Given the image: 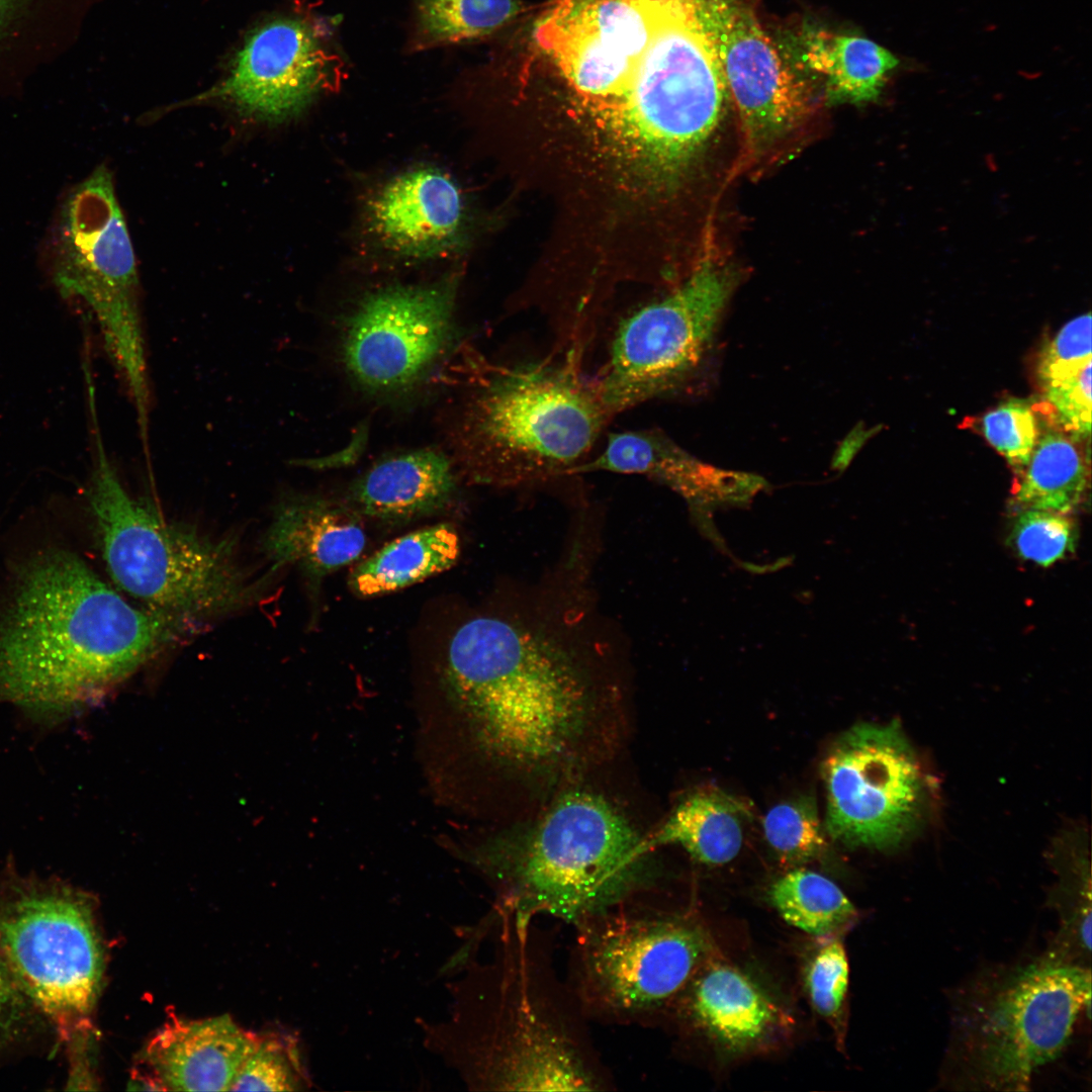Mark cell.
I'll return each instance as SVG.
<instances>
[{
	"label": "cell",
	"mask_w": 1092,
	"mask_h": 1092,
	"mask_svg": "<svg viewBox=\"0 0 1092 1092\" xmlns=\"http://www.w3.org/2000/svg\"><path fill=\"white\" fill-rule=\"evenodd\" d=\"M340 63L306 22L282 18L258 28L229 76L209 93L244 116L268 123L301 112L328 85Z\"/></svg>",
	"instance_id": "cell-17"
},
{
	"label": "cell",
	"mask_w": 1092,
	"mask_h": 1092,
	"mask_svg": "<svg viewBox=\"0 0 1092 1092\" xmlns=\"http://www.w3.org/2000/svg\"><path fill=\"white\" fill-rule=\"evenodd\" d=\"M455 300L452 279L363 296L338 331L337 354L352 384L386 401L418 392L456 347Z\"/></svg>",
	"instance_id": "cell-14"
},
{
	"label": "cell",
	"mask_w": 1092,
	"mask_h": 1092,
	"mask_svg": "<svg viewBox=\"0 0 1092 1092\" xmlns=\"http://www.w3.org/2000/svg\"><path fill=\"white\" fill-rule=\"evenodd\" d=\"M769 900L786 922L815 936L832 935L856 917L853 904L834 882L807 869L778 879Z\"/></svg>",
	"instance_id": "cell-28"
},
{
	"label": "cell",
	"mask_w": 1092,
	"mask_h": 1092,
	"mask_svg": "<svg viewBox=\"0 0 1092 1092\" xmlns=\"http://www.w3.org/2000/svg\"><path fill=\"white\" fill-rule=\"evenodd\" d=\"M95 1034V1030L88 1031L66 1042L70 1055L68 1089H97L93 1053Z\"/></svg>",
	"instance_id": "cell-38"
},
{
	"label": "cell",
	"mask_w": 1092,
	"mask_h": 1092,
	"mask_svg": "<svg viewBox=\"0 0 1092 1092\" xmlns=\"http://www.w3.org/2000/svg\"><path fill=\"white\" fill-rule=\"evenodd\" d=\"M29 0H0V38Z\"/></svg>",
	"instance_id": "cell-40"
},
{
	"label": "cell",
	"mask_w": 1092,
	"mask_h": 1092,
	"mask_svg": "<svg viewBox=\"0 0 1092 1092\" xmlns=\"http://www.w3.org/2000/svg\"><path fill=\"white\" fill-rule=\"evenodd\" d=\"M460 539L447 523L426 527L387 543L350 573V589L361 598L397 592L451 568Z\"/></svg>",
	"instance_id": "cell-26"
},
{
	"label": "cell",
	"mask_w": 1092,
	"mask_h": 1092,
	"mask_svg": "<svg viewBox=\"0 0 1092 1092\" xmlns=\"http://www.w3.org/2000/svg\"><path fill=\"white\" fill-rule=\"evenodd\" d=\"M825 831L849 848L886 849L913 831L924 801L922 770L896 722L858 723L842 732L821 762Z\"/></svg>",
	"instance_id": "cell-15"
},
{
	"label": "cell",
	"mask_w": 1092,
	"mask_h": 1092,
	"mask_svg": "<svg viewBox=\"0 0 1092 1092\" xmlns=\"http://www.w3.org/2000/svg\"><path fill=\"white\" fill-rule=\"evenodd\" d=\"M573 928L565 979L588 1021L647 1025L666 1016L714 954L695 916L642 900Z\"/></svg>",
	"instance_id": "cell-7"
},
{
	"label": "cell",
	"mask_w": 1092,
	"mask_h": 1092,
	"mask_svg": "<svg viewBox=\"0 0 1092 1092\" xmlns=\"http://www.w3.org/2000/svg\"><path fill=\"white\" fill-rule=\"evenodd\" d=\"M366 217L370 232L384 248L421 259L455 249L467 219L455 180L429 167L390 179L368 201Z\"/></svg>",
	"instance_id": "cell-18"
},
{
	"label": "cell",
	"mask_w": 1092,
	"mask_h": 1092,
	"mask_svg": "<svg viewBox=\"0 0 1092 1092\" xmlns=\"http://www.w3.org/2000/svg\"><path fill=\"white\" fill-rule=\"evenodd\" d=\"M639 474L668 486L695 510L743 503L766 486L759 476L714 467L682 449L658 429L610 433L606 445L576 471Z\"/></svg>",
	"instance_id": "cell-19"
},
{
	"label": "cell",
	"mask_w": 1092,
	"mask_h": 1092,
	"mask_svg": "<svg viewBox=\"0 0 1092 1092\" xmlns=\"http://www.w3.org/2000/svg\"><path fill=\"white\" fill-rule=\"evenodd\" d=\"M361 516L345 500L290 494L274 508L262 547L273 568L296 566L313 584L363 552Z\"/></svg>",
	"instance_id": "cell-20"
},
{
	"label": "cell",
	"mask_w": 1092,
	"mask_h": 1092,
	"mask_svg": "<svg viewBox=\"0 0 1092 1092\" xmlns=\"http://www.w3.org/2000/svg\"><path fill=\"white\" fill-rule=\"evenodd\" d=\"M649 852L608 800L571 792L490 864L500 886V907L574 927L640 900L650 884Z\"/></svg>",
	"instance_id": "cell-6"
},
{
	"label": "cell",
	"mask_w": 1092,
	"mask_h": 1092,
	"mask_svg": "<svg viewBox=\"0 0 1092 1092\" xmlns=\"http://www.w3.org/2000/svg\"><path fill=\"white\" fill-rule=\"evenodd\" d=\"M1092 362L1091 314H1080L1066 323L1042 348L1037 361L1041 386L1081 370Z\"/></svg>",
	"instance_id": "cell-35"
},
{
	"label": "cell",
	"mask_w": 1092,
	"mask_h": 1092,
	"mask_svg": "<svg viewBox=\"0 0 1092 1092\" xmlns=\"http://www.w3.org/2000/svg\"><path fill=\"white\" fill-rule=\"evenodd\" d=\"M1077 442L1062 429L1039 435L1013 486L1016 508L1070 514L1082 503L1089 482V460Z\"/></svg>",
	"instance_id": "cell-27"
},
{
	"label": "cell",
	"mask_w": 1092,
	"mask_h": 1092,
	"mask_svg": "<svg viewBox=\"0 0 1092 1092\" xmlns=\"http://www.w3.org/2000/svg\"><path fill=\"white\" fill-rule=\"evenodd\" d=\"M88 503L107 570L120 589L152 611L196 626L259 599L261 582L238 558L234 541L168 521L131 495L95 429Z\"/></svg>",
	"instance_id": "cell-5"
},
{
	"label": "cell",
	"mask_w": 1092,
	"mask_h": 1092,
	"mask_svg": "<svg viewBox=\"0 0 1092 1092\" xmlns=\"http://www.w3.org/2000/svg\"><path fill=\"white\" fill-rule=\"evenodd\" d=\"M550 614L518 610L462 624L445 656L444 688L504 762L535 768L563 756L592 695L600 643Z\"/></svg>",
	"instance_id": "cell-2"
},
{
	"label": "cell",
	"mask_w": 1092,
	"mask_h": 1092,
	"mask_svg": "<svg viewBox=\"0 0 1092 1092\" xmlns=\"http://www.w3.org/2000/svg\"><path fill=\"white\" fill-rule=\"evenodd\" d=\"M476 364L451 426L459 476L515 487L576 475L613 419L583 365L553 353Z\"/></svg>",
	"instance_id": "cell-3"
},
{
	"label": "cell",
	"mask_w": 1092,
	"mask_h": 1092,
	"mask_svg": "<svg viewBox=\"0 0 1092 1092\" xmlns=\"http://www.w3.org/2000/svg\"><path fill=\"white\" fill-rule=\"evenodd\" d=\"M195 627L132 605L70 551H40L0 611V702L65 719Z\"/></svg>",
	"instance_id": "cell-1"
},
{
	"label": "cell",
	"mask_w": 1092,
	"mask_h": 1092,
	"mask_svg": "<svg viewBox=\"0 0 1092 1092\" xmlns=\"http://www.w3.org/2000/svg\"><path fill=\"white\" fill-rule=\"evenodd\" d=\"M127 1084L128 1090L167 1091L157 1075L141 1061L131 1069Z\"/></svg>",
	"instance_id": "cell-39"
},
{
	"label": "cell",
	"mask_w": 1092,
	"mask_h": 1092,
	"mask_svg": "<svg viewBox=\"0 0 1092 1092\" xmlns=\"http://www.w3.org/2000/svg\"><path fill=\"white\" fill-rule=\"evenodd\" d=\"M519 9L516 0H418L413 49L480 38L508 23Z\"/></svg>",
	"instance_id": "cell-29"
},
{
	"label": "cell",
	"mask_w": 1092,
	"mask_h": 1092,
	"mask_svg": "<svg viewBox=\"0 0 1092 1092\" xmlns=\"http://www.w3.org/2000/svg\"><path fill=\"white\" fill-rule=\"evenodd\" d=\"M765 840L785 863L800 864L821 855L827 847L816 801L802 795L771 807L764 815Z\"/></svg>",
	"instance_id": "cell-30"
},
{
	"label": "cell",
	"mask_w": 1092,
	"mask_h": 1092,
	"mask_svg": "<svg viewBox=\"0 0 1092 1092\" xmlns=\"http://www.w3.org/2000/svg\"><path fill=\"white\" fill-rule=\"evenodd\" d=\"M1091 365L1058 381L1041 386L1061 429L1078 441L1091 433Z\"/></svg>",
	"instance_id": "cell-36"
},
{
	"label": "cell",
	"mask_w": 1092,
	"mask_h": 1092,
	"mask_svg": "<svg viewBox=\"0 0 1092 1092\" xmlns=\"http://www.w3.org/2000/svg\"><path fill=\"white\" fill-rule=\"evenodd\" d=\"M670 1014L734 1055L767 1043L783 1019L777 1004L750 977L713 959L695 975Z\"/></svg>",
	"instance_id": "cell-21"
},
{
	"label": "cell",
	"mask_w": 1092,
	"mask_h": 1092,
	"mask_svg": "<svg viewBox=\"0 0 1092 1092\" xmlns=\"http://www.w3.org/2000/svg\"><path fill=\"white\" fill-rule=\"evenodd\" d=\"M747 817L748 808L738 798L721 790L703 789L679 802L643 840L649 851L676 844L698 862L721 866L739 853Z\"/></svg>",
	"instance_id": "cell-25"
},
{
	"label": "cell",
	"mask_w": 1092,
	"mask_h": 1092,
	"mask_svg": "<svg viewBox=\"0 0 1092 1092\" xmlns=\"http://www.w3.org/2000/svg\"><path fill=\"white\" fill-rule=\"evenodd\" d=\"M669 0H562L535 28L566 87L564 103L529 116L542 141L581 153L615 123L634 70Z\"/></svg>",
	"instance_id": "cell-9"
},
{
	"label": "cell",
	"mask_w": 1092,
	"mask_h": 1092,
	"mask_svg": "<svg viewBox=\"0 0 1092 1092\" xmlns=\"http://www.w3.org/2000/svg\"><path fill=\"white\" fill-rule=\"evenodd\" d=\"M95 904L63 882L11 877L0 885V944L36 1010L65 1043L95 1030L105 947Z\"/></svg>",
	"instance_id": "cell-10"
},
{
	"label": "cell",
	"mask_w": 1092,
	"mask_h": 1092,
	"mask_svg": "<svg viewBox=\"0 0 1092 1092\" xmlns=\"http://www.w3.org/2000/svg\"><path fill=\"white\" fill-rule=\"evenodd\" d=\"M1078 531L1069 514L1023 510L1015 518L1010 542L1017 554L1048 567L1075 551Z\"/></svg>",
	"instance_id": "cell-32"
},
{
	"label": "cell",
	"mask_w": 1092,
	"mask_h": 1092,
	"mask_svg": "<svg viewBox=\"0 0 1092 1092\" xmlns=\"http://www.w3.org/2000/svg\"><path fill=\"white\" fill-rule=\"evenodd\" d=\"M257 1037L228 1014L173 1018L149 1040L139 1061L167 1091H230Z\"/></svg>",
	"instance_id": "cell-22"
},
{
	"label": "cell",
	"mask_w": 1092,
	"mask_h": 1092,
	"mask_svg": "<svg viewBox=\"0 0 1092 1092\" xmlns=\"http://www.w3.org/2000/svg\"><path fill=\"white\" fill-rule=\"evenodd\" d=\"M736 283L734 274L705 257L679 285L618 321L605 360L592 375L613 418L688 384L711 348Z\"/></svg>",
	"instance_id": "cell-13"
},
{
	"label": "cell",
	"mask_w": 1092,
	"mask_h": 1092,
	"mask_svg": "<svg viewBox=\"0 0 1092 1092\" xmlns=\"http://www.w3.org/2000/svg\"><path fill=\"white\" fill-rule=\"evenodd\" d=\"M498 914L500 943L478 1045L483 1082L505 1091L612 1088L536 918L499 906Z\"/></svg>",
	"instance_id": "cell-4"
},
{
	"label": "cell",
	"mask_w": 1092,
	"mask_h": 1092,
	"mask_svg": "<svg viewBox=\"0 0 1092 1092\" xmlns=\"http://www.w3.org/2000/svg\"><path fill=\"white\" fill-rule=\"evenodd\" d=\"M849 969L843 944L830 939L812 957L806 971L811 1004L825 1019L838 1022L848 989Z\"/></svg>",
	"instance_id": "cell-34"
},
{
	"label": "cell",
	"mask_w": 1092,
	"mask_h": 1092,
	"mask_svg": "<svg viewBox=\"0 0 1092 1092\" xmlns=\"http://www.w3.org/2000/svg\"><path fill=\"white\" fill-rule=\"evenodd\" d=\"M50 250L59 291L81 299L95 315L136 416L146 417L150 389L136 265L106 167H98L65 197Z\"/></svg>",
	"instance_id": "cell-11"
},
{
	"label": "cell",
	"mask_w": 1092,
	"mask_h": 1092,
	"mask_svg": "<svg viewBox=\"0 0 1092 1092\" xmlns=\"http://www.w3.org/2000/svg\"><path fill=\"white\" fill-rule=\"evenodd\" d=\"M725 81L694 10L669 0L639 60L623 118L674 191L687 195L722 118Z\"/></svg>",
	"instance_id": "cell-12"
},
{
	"label": "cell",
	"mask_w": 1092,
	"mask_h": 1092,
	"mask_svg": "<svg viewBox=\"0 0 1092 1092\" xmlns=\"http://www.w3.org/2000/svg\"><path fill=\"white\" fill-rule=\"evenodd\" d=\"M1090 999V971L1050 954L981 987L956 1017L954 1083L1026 1090L1035 1070L1066 1046Z\"/></svg>",
	"instance_id": "cell-8"
},
{
	"label": "cell",
	"mask_w": 1092,
	"mask_h": 1092,
	"mask_svg": "<svg viewBox=\"0 0 1092 1092\" xmlns=\"http://www.w3.org/2000/svg\"><path fill=\"white\" fill-rule=\"evenodd\" d=\"M979 429L1017 474L1027 464L1040 435L1032 405L1014 397L985 413Z\"/></svg>",
	"instance_id": "cell-33"
},
{
	"label": "cell",
	"mask_w": 1092,
	"mask_h": 1092,
	"mask_svg": "<svg viewBox=\"0 0 1092 1092\" xmlns=\"http://www.w3.org/2000/svg\"><path fill=\"white\" fill-rule=\"evenodd\" d=\"M794 65L823 82L829 104L876 100L898 66L887 49L859 36L806 27L794 40Z\"/></svg>",
	"instance_id": "cell-24"
},
{
	"label": "cell",
	"mask_w": 1092,
	"mask_h": 1092,
	"mask_svg": "<svg viewBox=\"0 0 1092 1092\" xmlns=\"http://www.w3.org/2000/svg\"><path fill=\"white\" fill-rule=\"evenodd\" d=\"M459 477L445 452L405 450L375 462L353 480L344 500L361 517L402 523L445 509L456 496Z\"/></svg>",
	"instance_id": "cell-23"
},
{
	"label": "cell",
	"mask_w": 1092,
	"mask_h": 1092,
	"mask_svg": "<svg viewBox=\"0 0 1092 1092\" xmlns=\"http://www.w3.org/2000/svg\"><path fill=\"white\" fill-rule=\"evenodd\" d=\"M698 15L737 107L744 156L760 157L808 117L809 84L742 5L706 0Z\"/></svg>",
	"instance_id": "cell-16"
},
{
	"label": "cell",
	"mask_w": 1092,
	"mask_h": 1092,
	"mask_svg": "<svg viewBox=\"0 0 1092 1092\" xmlns=\"http://www.w3.org/2000/svg\"><path fill=\"white\" fill-rule=\"evenodd\" d=\"M41 1018L18 984L0 944V1051L22 1042Z\"/></svg>",
	"instance_id": "cell-37"
},
{
	"label": "cell",
	"mask_w": 1092,
	"mask_h": 1092,
	"mask_svg": "<svg viewBox=\"0 0 1092 1092\" xmlns=\"http://www.w3.org/2000/svg\"><path fill=\"white\" fill-rule=\"evenodd\" d=\"M307 1083L297 1042L290 1035H258L230 1091H291Z\"/></svg>",
	"instance_id": "cell-31"
}]
</instances>
